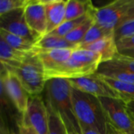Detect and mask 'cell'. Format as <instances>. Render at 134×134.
Segmentation results:
<instances>
[{
	"instance_id": "obj_1",
	"label": "cell",
	"mask_w": 134,
	"mask_h": 134,
	"mask_svg": "<svg viewBox=\"0 0 134 134\" xmlns=\"http://www.w3.org/2000/svg\"><path fill=\"white\" fill-rule=\"evenodd\" d=\"M72 86L64 79H52L46 81L45 103L64 121L68 133L82 134L81 126L76 118L71 97Z\"/></svg>"
},
{
	"instance_id": "obj_2",
	"label": "cell",
	"mask_w": 134,
	"mask_h": 134,
	"mask_svg": "<svg viewBox=\"0 0 134 134\" xmlns=\"http://www.w3.org/2000/svg\"><path fill=\"white\" fill-rule=\"evenodd\" d=\"M101 63L102 58L98 53L76 48L66 62L53 70L45 72V78L48 81L52 79H72L94 75Z\"/></svg>"
},
{
	"instance_id": "obj_3",
	"label": "cell",
	"mask_w": 134,
	"mask_h": 134,
	"mask_svg": "<svg viewBox=\"0 0 134 134\" xmlns=\"http://www.w3.org/2000/svg\"><path fill=\"white\" fill-rule=\"evenodd\" d=\"M72 103L81 127L90 128L100 134H108V122L98 97L72 87Z\"/></svg>"
},
{
	"instance_id": "obj_4",
	"label": "cell",
	"mask_w": 134,
	"mask_h": 134,
	"mask_svg": "<svg viewBox=\"0 0 134 134\" xmlns=\"http://www.w3.org/2000/svg\"><path fill=\"white\" fill-rule=\"evenodd\" d=\"M2 67L15 74L30 97L41 95L46 80L42 65L35 55L23 62H1Z\"/></svg>"
},
{
	"instance_id": "obj_5",
	"label": "cell",
	"mask_w": 134,
	"mask_h": 134,
	"mask_svg": "<svg viewBox=\"0 0 134 134\" xmlns=\"http://www.w3.org/2000/svg\"><path fill=\"white\" fill-rule=\"evenodd\" d=\"M106 118L114 130L120 134H134V120L129 113L126 104L120 99L98 97Z\"/></svg>"
},
{
	"instance_id": "obj_6",
	"label": "cell",
	"mask_w": 134,
	"mask_h": 134,
	"mask_svg": "<svg viewBox=\"0 0 134 134\" xmlns=\"http://www.w3.org/2000/svg\"><path fill=\"white\" fill-rule=\"evenodd\" d=\"M133 5L134 0H116L99 8L93 5V16L97 24L115 31Z\"/></svg>"
},
{
	"instance_id": "obj_7",
	"label": "cell",
	"mask_w": 134,
	"mask_h": 134,
	"mask_svg": "<svg viewBox=\"0 0 134 134\" xmlns=\"http://www.w3.org/2000/svg\"><path fill=\"white\" fill-rule=\"evenodd\" d=\"M1 89H2L16 110L24 115L25 113L30 96L25 90L22 83L13 72L2 67Z\"/></svg>"
},
{
	"instance_id": "obj_8",
	"label": "cell",
	"mask_w": 134,
	"mask_h": 134,
	"mask_svg": "<svg viewBox=\"0 0 134 134\" xmlns=\"http://www.w3.org/2000/svg\"><path fill=\"white\" fill-rule=\"evenodd\" d=\"M22 122L32 127L38 134H48V111L45 100L41 95L30 97Z\"/></svg>"
},
{
	"instance_id": "obj_9",
	"label": "cell",
	"mask_w": 134,
	"mask_h": 134,
	"mask_svg": "<svg viewBox=\"0 0 134 134\" xmlns=\"http://www.w3.org/2000/svg\"><path fill=\"white\" fill-rule=\"evenodd\" d=\"M71 86L83 93L97 97H111L119 99L117 93L96 73L94 75L68 79Z\"/></svg>"
},
{
	"instance_id": "obj_10",
	"label": "cell",
	"mask_w": 134,
	"mask_h": 134,
	"mask_svg": "<svg viewBox=\"0 0 134 134\" xmlns=\"http://www.w3.org/2000/svg\"><path fill=\"white\" fill-rule=\"evenodd\" d=\"M1 29L25 38L35 43L40 38L29 28L24 17V8L16 9L1 16Z\"/></svg>"
},
{
	"instance_id": "obj_11",
	"label": "cell",
	"mask_w": 134,
	"mask_h": 134,
	"mask_svg": "<svg viewBox=\"0 0 134 134\" xmlns=\"http://www.w3.org/2000/svg\"><path fill=\"white\" fill-rule=\"evenodd\" d=\"M24 17L29 28L40 38L47 31V20L43 1L30 0L24 7Z\"/></svg>"
},
{
	"instance_id": "obj_12",
	"label": "cell",
	"mask_w": 134,
	"mask_h": 134,
	"mask_svg": "<svg viewBox=\"0 0 134 134\" xmlns=\"http://www.w3.org/2000/svg\"><path fill=\"white\" fill-rule=\"evenodd\" d=\"M75 49H55L36 50L35 56L42 65L44 71H49L66 62Z\"/></svg>"
},
{
	"instance_id": "obj_13",
	"label": "cell",
	"mask_w": 134,
	"mask_h": 134,
	"mask_svg": "<svg viewBox=\"0 0 134 134\" xmlns=\"http://www.w3.org/2000/svg\"><path fill=\"white\" fill-rule=\"evenodd\" d=\"M46 14L47 31L51 33L65 20L67 0H42Z\"/></svg>"
},
{
	"instance_id": "obj_14",
	"label": "cell",
	"mask_w": 134,
	"mask_h": 134,
	"mask_svg": "<svg viewBox=\"0 0 134 134\" xmlns=\"http://www.w3.org/2000/svg\"><path fill=\"white\" fill-rule=\"evenodd\" d=\"M79 48L85 49L98 53L102 58V63L112 60L119 54L115 35L103 38L93 43Z\"/></svg>"
},
{
	"instance_id": "obj_15",
	"label": "cell",
	"mask_w": 134,
	"mask_h": 134,
	"mask_svg": "<svg viewBox=\"0 0 134 134\" xmlns=\"http://www.w3.org/2000/svg\"><path fill=\"white\" fill-rule=\"evenodd\" d=\"M97 75L117 93L120 100L125 103L134 101V83L125 82L108 78L99 74Z\"/></svg>"
},
{
	"instance_id": "obj_16",
	"label": "cell",
	"mask_w": 134,
	"mask_h": 134,
	"mask_svg": "<svg viewBox=\"0 0 134 134\" xmlns=\"http://www.w3.org/2000/svg\"><path fill=\"white\" fill-rule=\"evenodd\" d=\"M0 36L13 48L22 52L36 54L35 43L30 40L2 29L0 30Z\"/></svg>"
},
{
	"instance_id": "obj_17",
	"label": "cell",
	"mask_w": 134,
	"mask_h": 134,
	"mask_svg": "<svg viewBox=\"0 0 134 134\" xmlns=\"http://www.w3.org/2000/svg\"><path fill=\"white\" fill-rule=\"evenodd\" d=\"M36 50L55 49H76L77 46L69 42L64 38L48 34L40 38L35 43Z\"/></svg>"
},
{
	"instance_id": "obj_18",
	"label": "cell",
	"mask_w": 134,
	"mask_h": 134,
	"mask_svg": "<svg viewBox=\"0 0 134 134\" xmlns=\"http://www.w3.org/2000/svg\"><path fill=\"white\" fill-rule=\"evenodd\" d=\"M35 54L22 52L13 48L4 39L0 38V61L23 62Z\"/></svg>"
},
{
	"instance_id": "obj_19",
	"label": "cell",
	"mask_w": 134,
	"mask_h": 134,
	"mask_svg": "<svg viewBox=\"0 0 134 134\" xmlns=\"http://www.w3.org/2000/svg\"><path fill=\"white\" fill-rule=\"evenodd\" d=\"M92 5L91 1L67 0L64 21L75 20L84 16L90 11Z\"/></svg>"
},
{
	"instance_id": "obj_20",
	"label": "cell",
	"mask_w": 134,
	"mask_h": 134,
	"mask_svg": "<svg viewBox=\"0 0 134 134\" xmlns=\"http://www.w3.org/2000/svg\"><path fill=\"white\" fill-rule=\"evenodd\" d=\"M93 7V5H92L90 11L86 14H85L84 16H81L79 18L75 19V20L64 21L61 25H60L57 28H56L54 31H53L49 34L64 38L68 34H69L71 31L75 30L76 27H78L79 25H81L82 23H84L86 20H87L90 17H91L93 16V13H92Z\"/></svg>"
},
{
	"instance_id": "obj_21",
	"label": "cell",
	"mask_w": 134,
	"mask_h": 134,
	"mask_svg": "<svg viewBox=\"0 0 134 134\" xmlns=\"http://www.w3.org/2000/svg\"><path fill=\"white\" fill-rule=\"evenodd\" d=\"M111 35H114V31H111L105 27H103L98 24H97L96 22H94V24L92 25V27L90 28V30L85 35L82 41L79 44L78 48L93 43L99 39Z\"/></svg>"
},
{
	"instance_id": "obj_22",
	"label": "cell",
	"mask_w": 134,
	"mask_h": 134,
	"mask_svg": "<svg viewBox=\"0 0 134 134\" xmlns=\"http://www.w3.org/2000/svg\"><path fill=\"white\" fill-rule=\"evenodd\" d=\"M99 68L122 69L134 73V58L118 54L112 60L101 63Z\"/></svg>"
},
{
	"instance_id": "obj_23",
	"label": "cell",
	"mask_w": 134,
	"mask_h": 134,
	"mask_svg": "<svg viewBox=\"0 0 134 134\" xmlns=\"http://www.w3.org/2000/svg\"><path fill=\"white\" fill-rule=\"evenodd\" d=\"M94 22H95V20L93 19V16H92L87 20H86L84 23H82L78 27H76L75 30H73L69 34H68L64 37V38L67 41H68L69 42L77 46V47H78L79 44L82 41L85 35H86V33L88 32L90 28L92 27V25L94 24Z\"/></svg>"
},
{
	"instance_id": "obj_24",
	"label": "cell",
	"mask_w": 134,
	"mask_h": 134,
	"mask_svg": "<svg viewBox=\"0 0 134 134\" xmlns=\"http://www.w3.org/2000/svg\"><path fill=\"white\" fill-rule=\"evenodd\" d=\"M97 74L111 78L115 80L134 83V73L132 71L122 69H109V68H99Z\"/></svg>"
},
{
	"instance_id": "obj_25",
	"label": "cell",
	"mask_w": 134,
	"mask_h": 134,
	"mask_svg": "<svg viewBox=\"0 0 134 134\" xmlns=\"http://www.w3.org/2000/svg\"><path fill=\"white\" fill-rule=\"evenodd\" d=\"M49 117L48 134H69L61 117L46 105Z\"/></svg>"
},
{
	"instance_id": "obj_26",
	"label": "cell",
	"mask_w": 134,
	"mask_h": 134,
	"mask_svg": "<svg viewBox=\"0 0 134 134\" xmlns=\"http://www.w3.org/2000/svg\"><path fill=\"white\" fill-rule=\"evenodd\" d=\"M114 35L116 42L134 35V19L127 20L121 23L115 28Z\"/></svg>"
},
{
	"instance_id": "obj_27",
	"label": "cell",
	"mask_w": 134,
	"mask_h": 134,
	"mask_svg": "<svg viewBox=\"0 0 134 134\" xmlns=\"http://www.w3.org/2000/svg\"><path fill=\"white\" fill-rule=\"evenodd\" d=\"M30 0H1L0 16H2L16 9L24 8Z\"/></svg>"
},
{
	"instance_id": "obj_28",
	"label": "cell",
	"mask_w": 134,
	"mask_h": 134,
	"mask_svg": "<svg viewBox=\"0 0 134 134\" xmlns=\"http://www.w3.org/2000/svg\"><path fill=\"white\" fill-rule=\"evenodd\" d=\"M116 44H117V48H118L119 52L125 50V49H134V35L130 38L118 41Z\"/></svg>"
},
{
	"instance_id": "obj_29",
	"label": "cell",
	"mask_w": 134,
	"mask_h": 134,
	"mask_svg": "<svg viewBox=\"0 0 134 134\" xmlns=\"http://www.w3.org/2000/svg\"><path fill=\"white\" fill-rule=\"evenodd\" d=\"M19 134H38L32 127L23 123L22 122L19 124Z\"/></svg>"
},
{
	"instance_id": "obj_30",
	"label": "cell",
	"mask_w": 134,
	"mask_h": 134,
	"mask_svg": "<svg viewBox=\"0 0 134 134\" xmlns=\"http://www.w3.org/2000/svg\"><path fill=\"white\" fill-rule=\"evenodd\" d=\"M119 54H121L122 56H126L128 57L134 58V49H125L122 51L119 52Z\"/></svg>"
},
{
	"instance_id": "obj_31",
	"label": "cell",
	"mask_w": 134,
	"mask_h": 134,
	"mask_svg": "<svg viewBox=\"0 0 134 134\" xmlns=\"http://www.w3.org/2000/svg\"><path fill=\"white\" fill-rule=\"evenodd\" d=\"M126 108L129 111L130 115H131V117L134 120V101H130V102L126 103Z\"/></svg>"
},
{
	"instance_id": "obj_32",
	"label": "cell",
	"mask_w": 134,
	"mask_h": 134,
	"mask_svg": "<svg viewBox=\"0 0 134 134\" xmlns=\"http://www.w3.org/2000/svg\"><path fill=\"white\" fill-rule=\"evenodd\" d=\"M82 129V134H100L98 132L90 129V128H88V127H81Z\"/></svg>"
},
{
	"instance_id": "obj_33",
	"label": "cell",
	"mask_w": 134,
	"mask_h": 134,
	"mask_svg": "<svg viewBox=\"0 0 134 134\" xmlns=\"http://www.w3.org/2000/svg\"><path fill=\"white\" fill-rule=\"evenodd\" d=\"M130 19H134V5H133V6L130 8V9L129 12L127 13L126 17L124 18L123 21L127 20H130ZM123 21H122V22H123Z\"/></svg>"
},
{
	"instance_id": "obj_34",
	"label": "cell",
	"mask_w": 134,
	"mask_h": 134,
	"mask_svg": "<svg viewBox=\"0 0 134 134\" xmlns=\"http://www.w3.org/2000/svg\"><path fill=\"white\" fill-rule=\"evenodd\" d=\"M108 134H120L119 133L115 130H114L110 125H108Z\"/></svg>"
},
{
	"instance_id": "obj_35",
	"label": "cell",
	"mask_w": 134,
	"mask_h": 134,
	"mask_svg": "<svg viewBox=\"0 0 134 134\" xmlns=\"http://www.w3.org/2000/svg\"><path fill=\"white\" fill-rule=\"evenodd\" d=\"M69 134H79L78 133H75V132H73V133H69Z\"/></svg>"
}]
</instances>
